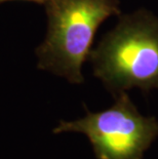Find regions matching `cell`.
I'll use <instances>...</instances> for the list:
<instances>
[{
	"label": "cell",
	"instance_id": "cell-1",
	"mask_svg": "<svg viewBox=\"0 0 158 159\" xmlns=\"http://www.w3.org/2000/svg\"><path fill=\"white\" fill-rule=\"evenodd\" d=\"M88 60L113 97L132 89H158V18L146 8L119 15Z\"/></svg>",
	"mask_w": 158,
	"mask_h": 159
},
{
	"label": "cell",
	"instance_id": "cell-2",
	"mask_svg": "<svg viewBox=\"0 0 158 159\" xmlns=\"http://www.w3.org/2000/svg\"><path fill=\"white\" fill-rule=\"evenodd\" d=\"M45 7L47 33L36 49L37 66L71 83H82V66L96 33L107 19L121 15L119 0H49Z\"/></svg>",
	"mask_w": 158,
	"mask_h": 159
},
{
	"label": "cell",
	"instance_id": "cell-3",
	"mask_svg": "<svg viewBox=\"0 0 158 159\" xmlns=\"http://www.w3.org/2000/svg\"><path fill=\"white\" fill-rule=\"evenodd\" d=\"M114 99V104L106 110L86 111L84 117L73 121L61 120L52 133L84 134L96 159H144L158 138V120L141 114L127 91Z\"/></svg>",
	"mask_w": 158,
	"mask_h": 159
},
{
	"label": "cell",
	"instance_id": "cell-4",
	"mask_svg": "<svg viewBox=\"0 0 158 159\" xmlns=\"http://www.w3.org/2000/svg\"><path fill=\"white\" fill-rule=\"evenodd\" d=\"M5 1H11V0H0V3L5 2ZM23 1H31V2H36V3H41V4H46L49 0H23Z\"/></svg>",
	"mask_w": 158,
	"mask_h": 159
}]
</instances>
